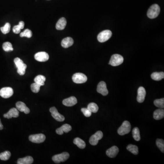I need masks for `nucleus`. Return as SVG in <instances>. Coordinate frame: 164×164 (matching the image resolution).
<instances>
[{
    "instance_id": "f257e3e1",
    "label": "nucleus",
    "mask_w": 164,
    "mask_h": 164,
    "mask_svg": "<svg viewBox=\"0 0 164 164\" xmlns=\"http://www.w3.org/2000/svg\"><path fill=\"white\" fill-rule=\"evenodd\" d=\"M160 12V8L156 4L152 5L147 12L148 17L150 19H154L158 17Z\"/></svg>"
},
{
    "instance_id": "f03ea898",
    "label": "nucleus",
    "mask_w": 164,
    "mask_h": 164,
    "mask_svg": "<svg viewBox=\"0 0 164 164\" xmlns=\"http://www.w3.org/2000/svg\"><path fill=\"white\" fill-rule=\"evenodd\" d=\"M14 61L16 67L17 68V72L18 74L20 75H24L26 69L27 68V65L24 64L23 61L18 57L15 58Z\"/></svg>"
},
{
    "instance_id": "7ed1b4c3",
    "label": "nucleus",
    "mask_w": 164,
    "mask_h": 164,
    "mask_svg": "<svg viewBox=\"0 0 164 164\" xmlns=\"http://www.w3.org/2000/svg\"><path fill=\"white\" fill-rule=\"evenodd\" d=\"M131 128L130 123L128 121H125L121 126L118 129V133L120 136H124L130 132Z\"/></svg>"
},
{
    "instance_id": "20e7f679",
    "label": "nucleus",
    "mask_w": 164,
    "mask_h": 164,
    "mask_svg": "<svg viewBox=\"0 0 164 164\" xmlns=\"http://www.w3.org/2000/svg\"><path fill=\"white\" fill-rule=\"evenodd\" d=\"M124 62V58L120 54H113L111 56L109 61V64L112 66H117L121 64Z\"/></svg>"
},
{
    "instance_id": "39448f33",
    "label": "nucleus",
    "mask_w": 164,
    "mask_h": 164,
    "mask_svg": "<svg viewBox=\"0 0 164 164\" xmlns=\"http://www.w3.org/2000/svg\"><path fill=\"white\" fill-rule=\"evenodd\" d=\"M112 35V33L109 30H104L98 35V40L100 42H104L108 41Z\"/></svg>"
},
{
    "instance_id": "423d86ee",
    "label": "nucleus",
    "mask_w": 164,
    "mask_h": 164,
    "mask_svg": "<svg viewBox=\"0 0 164 164\" xmlns=\"http://www.w3.org/2000/svg\"><path fill=\"white\" fill-rule=\"evenodd\" d=\"M69 157V154L68 152H64L60 154L56 155L53 156L52 158L53 161L55 163L58 164L61 162L67 161Z\"/></svg>"
},
{
    "instance_id": "0eeeda50",
    "label": "nucleus",
    "mask_w": 164,
    "mask_h": 164,
    "mask_svg": "<svg viewBox=\"0 0 164 164\" xmlns=\"http://www.w3.org/2000/svg\"><path fill=\"white\" fill-rule=\"evenodd\" d=\"M72 80L73 82L76 84H83L87 81L86 75L82 73H76L72 77Z\"/></svg>"
},
{
    "instance_id": "6e6552de",
    "label": "nucleus",
    "mask_w": 164,
    "mask_h": 164,
    "mask_svg": "<svg viewBox=\"0 0 164 164\" xmlns=\"http://www.w3.org/2000/svg\"><path fill=\"white\" fill-rule=\"evenodd\" d=\"M29 139L30 141L34 143H41L44 141L46 136L42 134H33L29 137Z\"/></svg>"
},
{
    "instance_id": "1a4fd4ad",
    "label": "nucleus",
    "mask_w": 164,
    "mask_h": 164,
    "mask_svg": "<svg viewBox=\"0 0 164 164\" xmlns=\"http://www.w3.org/2000/svg\"><path fill=\"white\" fill-rule=\"evenodd\" d=\"M103 134L101 131H98L94 134L89 139V143L91 145H96L98 143V141L103 138Z\"/></svg>"
},
{
    "instance_id": "9d476101",
    "label": "nucleus",
    "mask_w": 164,
    "mask_h": 164,
    "mask_svg": "<svg viewBox=\"0 0 164 164\" xmlns=\"http://www.w3.org/2000/svg\"><path fill=\"white\" fill-rule=\"evenodd\" d=\"M50 112H51L52 117L55 120L59 122H62L65 120V118L63 115L58 113L57 109L55 107H53L50 109Z\"/></svg>"
},
{
    "instance_id": "9b49d317",
    "label": "nucleus",
    "mask_w": 164,
    "mask_h": 164,
    "mask_svg": "<svg viewBox=\"0 0 164 164\" xmlns=\"http://www.w3.org/2000/svg\"><path fill=\"white\" fill-rule=\"evenodd\" d=\"M13 94V90L11 87H5L0 90V96L5 98L11 97Z\"/></svg>"
},
{
    "instance_id": "f8f14e48",
    "label": "nucleus",
    "mask_w": 164,
    "mask_h": 164,
    "mask_svg": "<svg viewBox=\"0 0 164 164\" xmlns=\"http://www.w3.org/2000/svg\"><path fill=\"white\" fill-rule=\"evenodd\" d=\"M97 91L98 93H100L103 96L107 95L109 93L106 84L104 81L100 82L98 84L97 88Z\"/></svg>"
},
{
    "instance_id": "ddd939ff",
    "label": "nucleus",
    "mask_w": 164,
    "mask_h": 164,
    "mask_svg": "<svg viewBox=\"0 0 164 164\" xmlns=\"http://www.w3.org/2000/svg\"><path fill=\"white\" fill-rule=\"evenodd\" d=\"M35 60L38 62H44L49 60V57L47 53L45 52H38L34 56Z\"/></svg>"
},
{
    "instance_id": "4468645a",
    "label": "nucleus",
    "mask_w": 164,
    "mask_h": 164,
    "mask_svg": "<svg viewBox=\"0 0 164 164\" xmlns=\"http://www.w3.org/2000/svg\"><path fill=\"white\" fill-rule=\"evenodd\" d=\"M146 96V91L144 87H140L138 89V95L137 100L139 103H143Z\"/></svg>"
},
{
    "instance_id": "2eb2a0df",
    "label": "nucleus",
    "mask_w": 164,
    "mask_h": 164,
    "mask_svg": "<svg viewBox=\"0 0 164 164\" xmlns=\"http://www.w3.org/2000/svg\"><path fill=\"white\" fill-rule=\"evenodd\" d=\"M19 111L17 108L11 109L7 113L4 114V117L7 119H11L12 118H17L19 116Z\"/></svg>"
},
{
    "instance_id": "dca6fc26",
    "label": "nucleus",
    "mask_w": 164,
    "mask_h": 164,
    "mask_svg": "<svg viewBox=\"0 0 164 164\" xmlns=\"http://www.w3.org/2000/svg\"><path fill=\"white\" fill-rule=\"evenodd\" d=\"M77 103V100L75 97L72 96L66 98L63 101V104L68 107L74 106Z\"/></svg>"
},
{
    "instance_id": "f3484780",
    "label": "nucleus",
    "mask_w": 164,
    "mask_h": 164,
    "mask_svg": "<svg viewBox=\"0 0 164 164\" xmlns=\"http://www.w3.org/2000/svg\"><path fill=\"white\" fill-rule=\"evenodd\" d=\"M16 107L18 111L21 112H24L26 114H28L30 113V109L25 104L22 102L19 101L16 103Z\"/></svg>"
},
{
    "instance_id": "a211bd4d",
    "label": "nucleus",
    "mask_w": 164,
    "mask_h": 164,
    "mask_svg": "<svg viewBox=\"0 0 164 164\" xmlns=\"http://www.w3.org/2000/svg\"><path fill=\"white\" fill-rule=\"evenodd\" d=\"M119 148L116 146H113L106 151V155L110 158H114L119 153Z\"/></svg>"
},
{
    "instance_id": "6ab92c4d",
    "label": "nucleus",
    "mask_w": 164,
    "mask_h": 164,
    "mask_svg": "<svg viewBox=\"0 0 164 164\" xmlns=\"http://www.w3.org/2000/svg\"><path fill=\"white\" fill-rule=\"evenodd\" d=\"M72 127L69 124H64L63 126L57 129L56 130L57 134L60 135H62L64 132L68 133L71 131Z\"/></svg>"
},
{
    "instance_id": "aec40b11",
    "label": "nucleus",
    "mask_w": 164,
    "mask_h": 164,
    "mask_svg": "<svg viewBox=\"0 0 164 164\" xmlns=\"http://www.w3.org/2000/svg\"><path fill=\"white\" fill-rule=\"evenodd\" d=\"M73 40L72 37H67L64 38L61 42V45L65 48H69L72 46L73 44Z\"/></svg>"
},
{
    "instance_id": "412c9836",
    "label": "nucleus",
    "mask_w": 164,
    "mask_h": 164,
    "mask_svg": "<svg viewBox=\"0 0 164 164\" xmlns=\"http://www.w3.org/2000/svg\"><path fill=\"white\" fill-rule=\"evenodd\" d=\"M67 24V21L64 17H62L58 20L56 25V28L58 30H63Z\"/></svg>"
},
{
    "instance_id": "4be33fe9",
    "label": "nucleus",
    "mask_w": 164,
    "mask_h": 164,
    "mask_svg": "<svg viewBox=\"0 0 164 164\" xmlns=\"http://www.w3.org/2000/svg\"><path fill=\"white\" fill-rule=\"evenodd\" d=\"M164 117V110L163 109H156L153 113L154 119L156 120H160L163 119Z\"/></svg>"
},
{
    "instance_id": "5701e85b",
    "label": "nucleus",
    "mask_w": 164,
    "mask_h": 164,
    "mask_svg": "<svg viewBox=\"0 0 164 164\" xmlns=\"http://www.w3.org/2000/svg\"><path fill=\"white\" fill-rule=\"evenodd\" d=\"M33 162V159L30 156L25 157L24 158H20L17 161L18 164H31Z\"/></svg>"
},
{
    "instance_id": "b1692460",
    "label": "nucleus",
    "mask_w": 164,
    "mask_h": 164,
    "mask_svg": "<svg viewBox=\"0 0 164 164\" xmlns=\"http://www.w3.org/2000/svg\"><path fill=\"white\" fill-rule=\"evenodd\" d=\"M152 80L156 81H160L164 78V72H154L151 75Z\"/></svg>"
},
{
    "instance_id": "393cba45",
    "label": "nucleus",
    "mask_w": 164,
    "mask_h": 164,
    "mask_svg": "<svg viewBox=\"0 0 164 164\" xmlns=\"http://www.w3.org/2000/svg\"><path fill=\"white\" fill-rule=\"evenodd\" d=\"M73 143L77 145L78 148L82 149L85 148L86 147V144L84 141L80 138H76L74 139L73 140Z\"/></svg>"
},
{
    "instance_id": "a878e982",
    "label": "nucleus",
    "mask_w": 164,
    "mask_h": 164,
    "mask_svg": "<svg viewBox=\"0 0 164 164\" xmlns=\"http://www.w3.org/2000/svg\"><path fill=\"white\" fill-rule=\"evenodd\" d=\"M46 81V78L43 75H39L34 78L35 83H37L41 86L44 85V82Z\"/></svg>"
},
{
    "instance_id": "bb28decb",
    "label": "nucleus",
    "mask_w": 164,
    "mask_h": 164,
    "mask_svg": "<svg viewBox=\"0 0 164 164\" xmlns=\"http://www.w3.org/2000/svg\"><path fill=\"white\" fill-rule=\"evenodd\" d=\"M127 149L134 155H138L139 153L138 147L136 145H133L130 144L128 145L127 147Z\"/></svg>"
},
{
    "instance_id": "cd10ccee",
    "label": "nucleus",
    "mask_w": 164,
    "mask_h": 164,
    "mask_svg": "<svg viewBox=\"0 0 164 164\" xmlns=\"http://www.w3.org/2000/svg\"><path fill=\"white\" fill-rule=\"evenodd\" d=\"M133 137L134 139L136 141L140 140V130L137 127H135L132 130Z\"/></svg>"
},
{
    "instance_id": "c85d7f7f",
    "label": "nucleus",
    "mask_w": 164,
    "mask_h": 164,
    "mask_svg": "<svg viewBox=\"0 0 164 164\" xmlns=\"http://www.w3.org/2000/svg\"><path fill=\"white\" fill-rule=\"evenodd\" d=\"M88 109L91 113H97L98 110V107L97 104L94 103H91L88 105Z\"/></svg>"
},
{
    "instance_id": "c756f323",
    "label": "nucleus",
    "mask_w": 164,
    "mask_h": 164,
    "mask_svg": "<svg viewBox=\"0 0 164 164\" xmlns=\"http://www.w3.org/2000/svg\"><path fill=\"white\" fill-rule=\"evenodd\" d=\"M11 154L8 151H6L0 154V159L2 161H7L11 157Z\"/></svg>"
},
{
    "instance_id": "7c9ffc66",
    "label": "nucleus",
    "mask_w": 164,
    "mask_h": 164,
    "mask_svg": "<svg viewBox=\"0 0 164 164\" xmlns=\"http://www.w3.org/2000/svg\"><path fill=\"white\" fill-rule=\"evenodd\" d=\"M2 48H3V50L6 52H9V51H12L13 50L12 44L8 42H4L3 44Z\"/></svg>"
},
{
    "instance_id": "2f4dec72",
    "label": "nucleus",
    "mask_w": 164,
    "mask_h": 164,
    "mask_svg": "<svg viewBox=\"0 0 164 164\" xmlns=\"http://www.w3.org/2000/svg\"><path fill=\"white\" fill-rule=\"evenodd\" d=\"M154 104L156 107L163 109L164 108V98L156 100L154 102Z\"/></svg>"
},
{
    "instance_id": "473e14b6",
    "label": "nucleus",
    "mask_w": 164,
    "mask_h": 164,
    "mask_svg": "<svg viewBox=\"0 0 164 164\" xmlns=\"http://www.w3.org/2000/svg\"><path fill=\"white\" fill-rule=\"evenodd\" d=\"M10 29H11V25L8 22L6 23L4 27L1 28V32L3 33V34H7L8 33H9Z\"/></svg>"
},
{
    "instance_id": "72a5a7b5",
    "label": "nucleus",
    "mask_w": 164,
    "mask_h": 164,
    "mask_svg": "<svg viewBox=\"0 0 164 164\" xmlns=\"http://www.w3.org/2000/svg\"><path fill=\"white\" fill-rule=\"evenodd\" d=\"M33 33H32V31L29 29H26L24 30V32L21 33L20 36L21 37H27L28 38H30L32 37Z\"/></svg>"
},
{
    "instance_id": "f704fd0d",
    "label": "nucleus",
    "mask_w": 164,
    "mask_h": 164,
    "mask_svg": "<svg viewBox=\"0 0 164 164\" xmlns=\"http://www.w3.org/2000/svg\"><path fill=\"white\" fill-rule=\"evenodd\" d=\"M157 146L162 152H164V141L162 139H157L156 141Z\"/></svg>"
},
{
    "instance_id": "c9c22d12",
    "label": "nucleus",
    "mask_w": 164,
    "mask_h": 164,
    "mask_svg": "<svg viewBox=\"0 0 164 164\" xmlns=\"http://www.w3.org/2000/svg\"><path fill=\"white\" fill-rule=\"evenodd\" d=\"M40 87V85L37 84V83H33L31 85V90L34 93H37L39 92Z\"/></svg>"
},
{
    "instance_id": "e433bc0d",
    "label": "nucleus",
    "mask_w": 164,
    "mask_h": 164,
    "mask_svg": "<svg viewBox=\"0 0 164 164\" xmlns=\"http://www.w3.org/2000/svg\"><path fill=\"white\" fill-rule=\"evenodd\" d=\"M81 111L84 113V116L86 117H89L92 114V113L87 108H82L81 109Z\"/></svg>"
},
{
    "instance_id": "4c0bfd02",
    "label": "nucleus",
    "mask_w": 164,
    "mask_h": 164,
    "mask_svg": "<svg viewBox=\"0 0 164 164\" xmlns=\"http://www.w3.org/2000/svg\"><path fill=\"white\" fill-rule=\"evenodd\" d=\"M21 29L19 28L18 25L15 26L13 28V32L15 33V34H18L20 33Z\"/></svg>"
},
{
    "instance_id": "58836bf2",
    "label": "nucleus",
    "mask_w": 164,
    "mask_h": 164,
    "mask_svg": "<svg viewBox=\"0 0 164 164\" xmlns=\"http://www.w3.org/2000/svg\"><path fill=\"white\" fill-rule=\"evenodd\" d=\"M18 25V26H19V28H20L21 29H24L25 25L24 22L23 21H20Z\"/></svg>"
},
{
    "instance_id": "ea45409f",
    "label": "nucleus",
    "mask_w": 164,
    "mask_h": 164,
    "mask_svg": "<svg viewBox=\"0 0 164 164\" xmlns=\"http://www.w3.org/2000/svg\"><path fill=\"white\" fill-rule=\"evenodd\" d=\"M3 126L2 125V123H1V121L0 120V130H1V129H3Z\"/></svg>"
}]
</instances>
